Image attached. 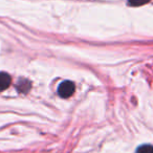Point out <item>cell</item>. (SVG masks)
Here are the masks:
<instances>
[{
    "instance_id": "obj_1",
    "label": "cell",
    "mask_w": 153,
    "mask_h": 153,
    "mask_svg": "<svg viewBox=\"0 0 153 153\" xmlns=\"http://www.w3.org/2000/svg\"><path fill=\"white\" fill-rule=\"evenodd\" d=\"M58 92H59V94L62 98H64V99L69 98L74 92V84L72 83L71 81L62 82L59 87H58Z\"/></svg>"
},
{
    "instance_id": "obj_2",
    "label": "cell",
    "mask_w": 153,
    "mask_h": 153,
    "mask_svg": "<svg viewBox=\"0 0 153 153\" xmlns=\"http://www.w3.org/2000/svg\"><path fill=\"white\" fill-rule=\"evenodd\" d=\"M11 76L7 72H0V91L7 89L11 84Z\"/></svg>"
},
{
    "instance_id": "obj_3",
    "label": "cell",
    "mask_w": 153,
    "mask_h": 153,
    "mask_svg": "<svg viewBox=\"0 0 153 153\" xmlns=\"http://www.w3.org/2000/svg\"><path fill=\"white\" fill-rule=\"evenodd\" d=\"M136 153H153V146L152 145H142L137 148Z\"/></svg>"
},
{
    "instance_id": "obj_4",
    "label": "cell",
    "mask_w": 153,
    "mask_h": 153,
    "mask_svg": "<svg viewBox=\"0 0 153 153\" xmlns=\"http://www.w3.org/2000/svg\"><path fill=\"white\" fill-rule=\"evenodd\" d=\"M128 1H129V3L131 5H134V7H140V5L148 3L150 0H128Z\"/></svg>"
}]
</instances>
